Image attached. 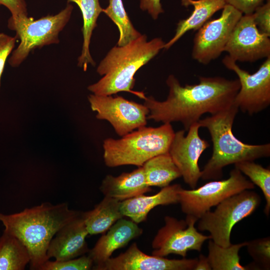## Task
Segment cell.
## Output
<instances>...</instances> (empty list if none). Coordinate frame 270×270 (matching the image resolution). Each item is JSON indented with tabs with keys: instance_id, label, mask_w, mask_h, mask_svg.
<instances>
[{
	"instance_id": "cell-1",
	"label": "cell",
	"mask_w": 270,
	"mask_h": 270,
	"mask_svg": "<svg viewBox=\"0 0 270 270\" xmlns=\"http://www.w3.org/2000/svg\"><path fill=\"white\" fill-rule=\"evenodd\" d=\"M198 80L197 84L182 86L170 74L166 80L169 92L166 100L158 101L152 96L144 99L149 110L148 120L180 122L186 131L204 114H215L233 104L240 87L238 79L200 76Z\"/></svg>"
},
{
	"instance_id": "cell-2",
	"label": "cell",
	"mask_w": 270,
	"mask_h": 270,
	"mask_svg": "<svg viewBox=\"0 0 270 270\" xmlns=\"http://www.w3.org/2000/svg\"><path fill=\"white\" fill-rule=\"evenodd\" d=\"M80 212L69 208L66 202H44L12 214L0 213V221L5 227L4 232L17 238L28 249L30 269L38 270L50 260L47 250L52 239Z\"/></svg>"
},
{
	"instance_id": "cell-3",
	"label": "cell",
	"mask_w": 270,
	"mask_h": 270,
	"mask_svg": "<svg viewBox=\"0 0 270 270\" xmlns=\"http://www.w3.org/2000/svg\"><path fill=\"white\" fill-rule=\"evenodd\" d=\"M165 43L160 38L148 41L146 35L141 34L124 46L113 47L97 68L98 73L103 77L88 89L100 96L129 92L144 100L146 96L144 92L132 90L136 81L134 76L164 48Z\"/></svg>"
},
{
	"instance_id": "cell-4",
	"label": "cell",
	"mask_w": 270,
	"mask_h": 270,
	"mask_svg": "<svg viewBox=\"0 0 270 270\" xmlns=\"http://www.w3.org/2000/svg\"><path fill=\"white\" fill-rule=\"evenodd\" d=\"M238 110L233 104L226 110L198 120L200 128L208 130L212 142V156L201 170L202 180L221 178L223 168L228 165L270 156V143L248 144L234 136L232 128Z\"/></svg>"
},
{
	"instance_id": "cell-5",
	"label": "cell",
	"mask_w": 270,
	"mask_h": 270,
	"mask_svg": "<svg viewBox=\"0 0 270 270\" xmlns=\"http://www.w3.org/2000/svg\"><path fill=\"white\" fill-rule=\"evenodd\" d=\"M174 131L171 124L158 127L144 126L120 139L106 138L104 160L110 168L124 165L142 166L149 159L168 153Z\"/></svg>"
},
{
	"instance_id": "cell-6",
	"label": "cell",
	"mask_w": 270,
	"mask_h": 270,
	"mask_svg": "<svg viewBox=\"0 0 270 270\" xmlns=\"http://www.w3.org/2000/svg\"><path fill=\"white\" fill-rule=\"evenodd\" d=\"M73 8L72 4L68 2L65 8L57 14H48L38 20L28 16H10L8 27L16 32L20 43L8 60L10 65L18 67L34 50L58 44L59 34L70 20Z\"/></svg>"
},
{
	"instance_id": "cell-7",
	"label": "cell",
	"mask_w": 270,
	"mask_h": 270,
	"mask_svg": "<svg viewBox=\"0 0 270 270\" xmlns=\"http://www.w3.org/2000/svg\"><path fill=\"white\" fill-rule=\"evenodd\" d=\"M260 196L254 191L246 190L234 194L220 202L212 212L204 214L198 220V229L209 232L211 240L224 247L230 242L234 226L252 214L259 206Z\"/></svg>"
},
{
	"instance_id": "cell-8",
	"label": "cell",
	"mask_w": 270,
	"mask_h": 270,
	"mask_svg": "<svg viewBox=\"0 0 270 270\" xmlns=\"http://www.w3.org/2000/svg\"><path fill=\"white\" fill-rule=\"evenodd\" d=\"M254 188V184L234 168L226 180L210 181L190 190L181 188L178 192V203L187 217L198 221L212 206H216L226 198Z\"/></svg>"
},
{
	"instance_id": "cell-9",
	"label": "cell",
	"mask_w": 270,
	"mask_h": 270,
	"mask_svg": "<svg viewBox=\"0 0 270 270\" xmlns=\"http://www.w3.org/2000/svg\"><path fill=\"white\" fill-rule=\"evenodd\" d=\"M224 66L238 76L240 89L234 104L250 116L258 113L270 105V56L266 58L256 72L250 74L240 68L228 55L222 60Z\"/></svg>"
},
{
	"instance_id": "cell-10",
	"label": "cell",
	"mask_w": 270,
	"mask_h": 270,
	"mask_svg": "<svg viewBox=\"0 0 270 270\" xmlns=\"http://www.w3.org/2000/svg\"><path fill=\"white\" fill-rule=\"evenodd\" d=\"M88 100L92 110L96 112V118L108 121L121 137L147 124L149 110L144 104L121 96L93 94Z\"/></svg>"
},
{
	"instance_id": "cell-11",
	"label": "cell",
	"mask_w": 270,
	"mask_h": 270,
	"mask_svg": "<svg viewBox=\"0 0 270 270\" xmlns=\"http://www.w3.org/2000/svg\"><path fill=\"white\" fill-rule=\"evenodd\" d=\"M242 14L226 4L220 17L206 22L195 34L192 56L200 64H208L224 52L230 36Z\"/></svg>"
},
{
	"instance_id": "cell-12",
	"label": "cell",
	"mask_w": 270,
	"mask_h": 270,
	"mask_svg": "<svg viewBox=\"0 0 270 270\" xmlns=\"http://www.w3.org/2000/svg\"><path fill=\"white\" fill-rule=\"evenodd\" d=\"M196 222L187 216L185 220H178L166 216L164 226L159 229L152 242V254L165 257L176 254L185 258L190 250L200 252L204 242L211 238L197 230L194 226Z\"/></svg>"
},
{
	"instance_id": "cell-13",
	"label": "cell",
	"mask_w": 270,
	"mask_h": 270,
	"mask_svg": "<svg viewBox=\"0 0 270 270\" xmlns=\"http://www.w3.org/2000/svg\"><path fill=\"white\" fill-rule=\"evenodd\" d=\"M200 128L197 122L190 126L186 135L184 130L175 132L168 150L184 181L192 189L196 188L202 176L198 164L199 158L210 146L206 140L200 137Z\"/></svg>"
},
{
	"instance_id": "cell-14",
	"label": "cell",
	"mask_w": 270,
	"mask_h": 270,
	"mask_svg": "<svg viewBox=\"0 0 270 270\" xmlns=\"http://www.w3.org/2000/svg\"><path fill=\"white\" fill-rule=\"evenodd\" d=\"M224 52L234 60L253 62L270 56V36L262 33L253 14H242L235 26Z\"/></svg>"
},
{
	"instance_id": "cell-15",
	"label": "cell",
	"mask_w": 270,
	"mask_h": 270,
	"mask_svg": "<svg viewBox=\"0 0 270 270\" xmlns=\"http://www.w3.org/2000/svg\"><path fill=\"white\" fill-rule=\"evenodd\" d=\"M198 258L168 259L148 255L134 242L123 253L93 266L94 270H193Z\"/></svg>"
},
{
	"instance_id": "cell-16",
	"label": "cell",
	"mask_w": 270,
	"mask_h": 270,
	"mask_svg": "<svg viewBox=\"0 0 270 270\" xmlns=\"http://www.w3.org/2000/svg\"><path fill=\"white\" fill-rule=\"evenodd\" d=\"M88 234L82 212L60 228L52 239L47 256L56 260L73 259L88 252L86 238Z\"/></svg>"
},
{
	"instance_id": "cell-17",
	"label": "cell",
	"mask_w": 270,
	"mask_h": 270,
	"mask_svg": "<svg viewBox=\"0 0 270 270\" xmlns=\"http://www.w3.org/2000/svg\"><path fill=\"white\" fill-rule=\"evenodd\" d=\"M142 229L132 220L122 218L116 221L88 251L94 266L98 265L110 258L116 250L126 246L130 241L140 236Z\"/></svg>"
},
{
	"instance_id": "cell-18",
	"label": "cell",
	"mask_w": 270,
	"mask_h": 270,
	"mask_svg": "<svg viewBox=\"0 0 270 270\" xmlns=\"http://www.w3.org/2000/svg\"><path fill=\"white\" fill-rule=\"evenodd\" d=\"M182 188L180 184L169 185L162 188L152 196L142 194L120 202V210L123 216L128 217L138 224L147 218L150 212L158 206L178 203V192Z\"/></svg>"
},
{
	"instance_id": "cell-19",
	"label": "cell",
	"mask_w": 270,
	"mask_h": 270,
	"mask_svg": "<svg viewBox=\"0 0 270 270\" xmlns=\"http://www.w3.org/2000/svg\"><path fill=\"white\" fill-rule=\"evenodd\" d=\"M100 190L104 196L120 202L152 190L146 182L142 166L129 172H122L117 176L106 175L102 180Z\"/></svg>"
},
{
	"instance_id": "cell-20",
	"label": "cell",
	"mask_w": 270,
	"mask_h": 270,
	"mask_svg": "<svg viewBox=\"0 0 270 270\" xmlns=\"http://www.w3.org/2000/svg\"><path fill=\"white\" fill-rule=\"evenodd\" d=\"M182 4L192 6L194 10L188 17L179 21L174 36L165 43L164 49L170 48L186 32L198 30L226 4L224 0H182Z\"/></svg>"
},
{
	"instance_id": "cell-21",
	"label": "cell",
	"mask_w": 270,
	"mask_h": 270,
	"mask_svg": "<svg viewBox=\"0 0 270 270\" xmlns=\"http://www.w3.org/2000/svg\"><path fill=\"white\" fill-rule=\"evenodd\" d=\"M120 204V201L104 196L92 210L82 212L88 234H104L116 221L122 218Z\"/></svg>"
},
{
	"instance_id": "cell-22",
	"label": "cell",
	"mask_w": 270,
	"mask_h": 270,
	"mask_svg": "<svg viewBox=\"0 0 270 270\" xmlns=\"http://www.w3.org/2000/svg\"><path fill=\"white\" fill-rule=\"evenodd\" d=\"M74 2L78 6L82 16L83 43L81 54L78 59V66L86 71L88 64L95 65L90 52V44L92 32L97 26L98 18L104 8L99 0H68V2Z\"/></svg>"
},
{
	"instance_id": "cell-23",
	"label": "cell",
	"mask_w": 270,
	"mask_h": 270,
	"mask_svg": "<svg viewBox=\"0 0 270 270\" xmlns=\"http://www.w3.org/2000/svg\"><path fill=\"white\" fill-rule=\"evenodd\" d=\"M142 167L146 182L150 187L162 188L182 176L168 152L152 157L148 160Z\"/></svg>"
},
{
	"instance_id": "cell-24",
	"label": "cell",
	"mask_w": 270,
	"mask_h": 270,
	"mask_svg": "<svg viewBox=\"0 0 270 270\" xmlns=\"http://www.w3.org/2000/svg\"><path fill=\"white\" fill-rule=\"evenodd\" d=\"M30 260L28 250L23 243L4 232L0 238V270H24Z\"/></svg>"
},
{
	"instance_id": "cell-25",
	"label": "cell",
	"mask_w": 270,
	"mask_h": 270,
	"mask_svg": "<svg viewBox=\"0 0 270 270\" xmlns=\"http://www.w3.org/2000/svg\"><path fill=\"white\" fill-rule=\"evenodd\" d=\"M247 242L231 244L226 247L220 246L209 240L208 258L212 270H245L241 265L238 252L246 246Z\"/></svg>"
},
{
	"instance_id": "cell-26",
	"label": "cell",
	"mask_w": 270,
	"mask_h": 270,
	"mask_svg": "<svg viewBox=\"0 0 270 270\" xmlns=\"http://www.w3.org/2000/svg\"><path fill=\"white\" fill-rule=\"evenodd\" d=\"M108 6L104 8L105 13L118 26L120 32L118 46H124L137 38L140 35L134 27L122 0H108Z\"/></svg>"
},
{
	"instance_id": "cell-27",
	"label": "cell",
	"mask_w": 270,
	"mask_h": 270,
	"mask_svg": "<svg viewBox=\"0 0 270 270\" xmlns=\"http://www.w3.org/2000/svg\"><path fill=\"white\" fill-rule=\"evenodd\" d=\"M234 168L249 178L250 180L262 190L266 204L264 214L269 216L270 212V170L265 168L254 161L245 160L236 163Z\"/></svg>"
},
{
	"instance_id": "cell-28",
	"label": "cell",
	"mask_w": 270,
	"mask_h": 270,
	"mask_svg": "<svg viewBox=\"0 0 270 270\" xmlns=\"http://www.w3.org/2000/svg\"><path fill=\"white\" fill-rule=\"evenodd\" d=\"M247 250L254 265L262 269L270 268V238L268 236L247 242ZM259 268V269H260Z\"/></svg>"
},
{
	"instance_id": "cell-29",
	"label": "cell",
	"mask_w": 270,
	"mask_h": 270,
	"mask_svg": "<svg viewBox=\"0 0 270 270\" xmlns=\"http://www.w3.org/2000/svg\"><path fill=\"white\" fill-rule=\"evenodd\" d=\"M94 262L89 255L84 254L78 258L62 261L44 262L38 270H88L92 269Z\"/></svg>"
},
{
	"instance_id": "cell-30",
	"label": "cell",
	"mask_w": 270,
	"mask_h": 270,
	"mask_svg": "<svg viewBox=\"0 0 270 270\" xmlns=\"http://www.w3.org/2000/svg\"><path fill=\"white\" fill-rule=\"evenodd\" d=\"M252 14L259 30L270 36V0H266V2L258 6Z\"/></svg>"
},
{
	"instance_id": "cell-31",
	"label": "cell",
	"mask_w": 270,
	"mask_h": 270,
	"mask_svg": "<svg viewBox=\"0 0 270 270\" xmlns=\"http://www.w3.org/2000/svg\"><path fill=\"white\" fill-rule=\"evenodd\" d=\"M17 40L16 36H11L2 32L0 33V86L6 60L12 52Z\"/></svg>"
},
{
	"instance_id": "cell-32",
	"label": "cell",
	"mask_w": 270,
	"mask_h": 270,
	"mask_svg": "<svg viewBox=\"0 0 270 270\" xmlns=\"http://www.w3.org/2000/svg\"><path fill=\"white\" fill-rule=\"evenodd\" d=\"M230 4L240 12L242 14H252L266 0H224Z\"/></svg>"
},
{
	"instance_id": "cell-33",
	"label": "cell",
	"mask_w": 270,
	"mask_h": 270,
	"mask_svg": "<svg viewBox=\"0 0 270 270\" xmlns=\"http://www.w3.org/2000/svg\"><path fill=\"white\" fill-rule=\"evenodd\" d=\"M0 6L6 7L12 18L28 16L27 5L24 0H0Z\"/></svg>"
},
{
	"instance_id": "cell-34",
	"label": "cell",
	"mask_w": 270,
	"mask_h": 270,
	"mask_svg": "<svg viewBox=\"0 0 270 270\" xmlns=\"http://www.w3.org/2000/svg\"><path fill=\"white\" fill-rule=\"evenodd\" d=\"M140 6L142 10L147 11L154 20L164 12L160 0H140Z\"/></svg>"
},
{
	"instance_id": "cell-35",
	"label": "cell",
	"mask_w": 270,
	"mask_h": 270,
	"mask_svg": "<svg viewBox=\"0 0 270 270\" xmlns=\"http://www.w3.org/2000/svg\"><path fill=\"white\" fill-rule=\"evenodd\" d=\"M210 270L212 268L210 267V262H208V257L204 254H200L199 255L197 262L194 268V270Z\"/></svg>"
}]
</instances>
